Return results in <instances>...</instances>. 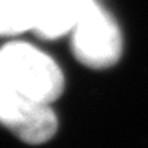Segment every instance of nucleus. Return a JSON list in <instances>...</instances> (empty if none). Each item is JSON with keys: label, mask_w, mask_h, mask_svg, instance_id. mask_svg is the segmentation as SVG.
<instances>
[{"label": "nucleus", "mask_w": 148, "mask_h": 148, "mask_svg": "<svg viewBox=\"0 0 148 148\" xmlns=\"http://www.w3.org/2000/svg\"><path fill=\"white\" fill-rule=\"evenodd\" d=\"M0 62L10 80L29 99L51 106L62 96V69L38 47L22 41L6 43L0 49Z\"/></svg>", "instance_id": "1"}, {"label": "nucleus", "mask_w": 148, "mask_h": 148, "mask_svg": "<svg viewBox=\"0 0 148 148\" xmlns=\"http://www.w3.org/2000/svg\"><path fill=\"white\" fill-rule=\"evenodd\" d=\"M71 35L74 57L88 68H109L121 57L123 38L120 27L96 0H80Z\"/></svg>", "instance_id": "2"}, {"label": "nucleus", "mask_w": 148, "mask_h": 148, "mask_svg": "<svg viewBox=\"0 0 148 148\" xmlns=\"http://www.w3.org/2000/svg\"><path fill=\"white\" fill-rule=\"evenodd\" d=\"M0 125L30 145H41L55 136L58 121L51 106L24 96L6 76L0 62Z\"/></svg>", "instance_id": "3"}, {"label": "nucleus", "mask_w": 148, "mask_h": 148, "mask_svg": "<svg viewBox=\"0 0 148 148\" xmlns=\"http://www.w3.org/2000/svg\"><path fill=\"white\" fill-rule=\"evenodd\" d=\"M80 0H40L33 32L41 40H57L69 33L77 19Z\"/></svg>", "instance_id": "4"}, {"label": "nucleus", "mask_w": 148, "mask_h": 148, "mask_svg": "<svg viewBox=\"0 0 148 148\" xmlns=\"http://www.w3.org/2000/svg\"><path fill=\"white\" fill-rule=\"evenodd\" d=\"M40 0H0V36L33 30Z\"/></svg>", "instance_id": "5"}]
</instances>
